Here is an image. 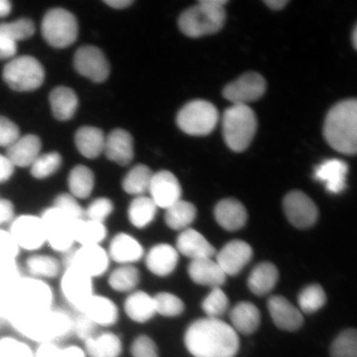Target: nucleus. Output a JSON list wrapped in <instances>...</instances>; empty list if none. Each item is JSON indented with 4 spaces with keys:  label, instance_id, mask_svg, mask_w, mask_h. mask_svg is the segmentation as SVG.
<instances>
[{
    "label": "nucleus",
    "instance_id": "nucleus-1",
    "mask_svg": "<svg viewBox=\"0 0 357 357\" xmlns=\"http://www.w3.org/2000/svg\"><path fill=\"white\" fill-rule=\"evenodd\" d=\"M185 344L195 357H235L240 341L238 333L221 319L195 321L185 334Z\"/></svg>",
    "mask_w": 357,
    "mask_h": 357
},
{
    "label": "nucleus",
    "instance_id": "nucleus-2",
    "mask_svg": "<svg viewBox=\"0 0 357 357\" xmlns=\"http://www.w3.org/2000/svg\"><path fill=\"white\" fill-rule=\"evenodd\" d=\"M7 320L25 337L41 343L59 341L73 333V319L53 307L41 314H12Z\"/></svg>",
    "mask_w": 357,
    "mask_h": 357
},
{
    "label": "nucleus",
    "instance_id": "nucleus-3",
    "mask_svg": "<svg viewBox=\"0 0 357 357\" xmlns=\"http://www.w3.org/2000/svg\"><path fill=\"white\" fill-rule=\"evenodd\" d=\"M324 135L334 150L345 155H355L357 150V102H339L326 116Z\"/></svg>",
    "mask_w": 357,
    "mask_h": 357
},
{
    "label": "nucleus",
    "instance_id": "nucleus-4",
    "mask_svg": "<svg viewBox=\"0 0 357 357\" xmlns=\"http://www.w3.org/2000/svg\"><path fill=\"white\" fill-rule=\"evenodd\" d=\"M225 0H201L181 13L178 26L190 38H200L220 31L226 20Z\"/></svg>",
    "mask_w": 357,
    "mask_h": 357
},
{
    "label": "nucleus",
    "instance_id": "nucleus-5",
    "mask_svg": "<svg viewBox=\"0 0 357 357\" xmlns=\"http://www.w3.org/2000/svg\"><path fill=\"white\" fill-rule=\"evenodd\" d=\"M222 128L227 146L241 153L248 149L255 136L256 114L248 105H233L223 114Z\"/></svg>",
    "mask_w": 357,
    "mask_h": 357
},
{
    "label": "nucleus",
    "instance_id": "nucleus-6",
    "mask_svg": "<svg viewBox=\"0 0 357 357\" xmlns=\"http://www.w3.org/2000/svg\"><path fill=\"white\" fill-rule=\"evenodd\" d=\"M54 294L46 281L22 278L17 281L8 316L13 314H41L52 309Z\"/></svg>",
    "mask_w": 357,
    "mask_h": 357
},
{
    "label": "nucleus",
    "instance_id": "nucleus-7",
    "mask_svg": "<svg viewBox=\"0 0 357 357\" xmlns=\"http://www.w3.org/2000/svg\"><path fill=\"white\" fill-rule=\"evenodd\" d=\"M3 79L13 91H33L42 86L45 70L36 58L22 56L13 58L4 66Z\"/></svg>",
    "mask_w": 357,
    "mask_h": 357
},
{
    "label": "nucleus",
    "instance_id": "nucleus-8",
    "mask_svg": "<svg viewBox=\"0 0 357 357\" xmlns=\"http://www.w3.org/2000/svg\"><path fill=\"white\" fill-rule=\"evenodd\" d=\"M218 112L211 102L191 101L178 112L176 122L181 130L191 136H206L216 128Z\"/></svg>",
    "mask_w": 357,
    "mask_h": 357
},
{
    "label": "nucleus",
    "instance_id": "nucleus-9",
    "mask_svg": "<svg viewBox=\"0 0 357 357\" xmlns=\"http://www.w3.org/2000/svg\"><path fill=\"white\" fill-rule=\"evenodd\" d=\"M45 41L55 48H66L77 41L78 24L75 17L64 8H52L42 22Z\"/></svg>",
    "mask_w": 357,
    "mask_h": 357
},
{
    "label": "nucleus",
    "instance_id": "nucleus-10",
    "mask_svg": "<svg viewBox=\"0 0 357 357\" xmlns=\"http://www.w3.org/2000/svg\"><path fill=\"white\" fill-rule=\"evenodd\" d=\"M41 218L46 243L56 252L67 253L73 248L75 225L77 220L55 207L45 209Z\"/></svg>",
    "mask_w": 357,
    "mask_h": 357
},
{
    "label": "nucleus",
    "instance_id": "nucleus-11",
    "mask_svg": "<svg viewBox=\"0 0 357 357\" xmlns=\"http://www.w3.org/2000/svg\"><path fill=\"white\" fill-rule=\"evenodd\" d=\"M66 267H74L92 279L100 278L108 271L110 258L100 245H80L67 252Z\"/></svg>",
    "mask_w": 357,
    "mask_h": 357
},
{
    "label": "nucleus",
    "instance_id": "nucleus-12",
    "mask_svg": "<svg viewBox=\"0 0 357 357\" xmlns=\"http://www.w3.org/2000/svg\"><path fill=\"white\" fill-rule=\"evenodd\" d=\"M10 231L17 247L26 251H37L46 243V236L41 218L22 214L12 220Z\"/></svg>",
    "mask_w": 357,
    "mask_h": 357
},
{
    "label": "nucleus",
    "instance_id": "nucleus-13",
    "mask_svg": "<svg viewBox=\"0 0 357 357\" xmlns=\"http://www.w3.org/2000/svg\"><path fill=\"white\" fill-rule=\"evenodd\" d=\"M91 278L75 269L67 267L61 276V289L65 300L79 312L86 305L93 294V283Z\"/></svg>",
    "mask_w": 357,
    "mask_h": 357
},
{
    "label": "nucleus",
    "instance_id": "nucleus-14",
    "mask_svg": "<svg viewBox=\"0 0 357 357\" xmlns=\"http://www.w3.org/2000/svg\"><path fill=\"white\" fill-rule=\"evenodd\" d=\"M266 82L256 73H245L223 89L222 95L233 105H248L264 96Z\"/></svg>",
    "mask_w": 357,
    "mask_h": 357
},
{
    "label": "nucleus",
    "instance_id": "nucleus-15",
    "mask_svg": "<svg viewBox=\"0 0 357 357\" xmlns=\"http://www.w3.org/2000/svg\"><path fill=\"white\" fill-rule=\"evenodd\" d=\"M74 66L79 74L96 83L105 82L110 73L104 52L95 46L79 47L74 56Z\"/></svg>",
    "mask_w": 357,
    "mask_h": 357
},
{
    "label": "nucleus",
    "instance_id": "nucleus-16",
    "mask_svg": "<svg viewBox=\"0 0 357 357\" xmlns=\"http://www.w3.org/2000/svg\"><path fill=\"white\" fill-rule=\"evenodd\" d=\"M283 208L289 222L298 229H307L318 220L319 211L315 203L301 191H292L285 196Z\"/></svg>",
    "mask_w": 357,
    "mask_h": 357
},
{
    "label": "nucleus",
    "instance_id": "nucleus-17",
    "mask_svg": "<svg viewBox=\"0 0 357 357\" xmlns=\"http://www.w3.org/2000/svg\"><path fill=\"white\" fill-rule=\"evenodd\" d=\"M149 193L156 207L167 209L181 199L182 190L176 176L163 169L153 173Z\"/></svg>",
    "mask_w": 357,
    "mask_h": 357
},
{
    "label": "nucleus",
    "instance_id": "nucleus-18",
    "mask_svg": "<svg viewBox=\"0 0 357 357\" xmlns=\"http://www.w3.org/2000/svg\"><path fill=\"white\" fill-rule=\"evenodd\" d=\"M252 248L242 240L231 241L218 252L216 262L226 275H236L252 260Z\"/></svg>",
    "mask_w": 357,
    "mask_h": 357
},
{
    "label": "nucleus",
    "instance_id": "nucleus-19",
    "mask_svg": "<svg viewBox=\"0 0 357 357\" xmlns=\"http://www.w3.org/2000/svg\"><path fill=\"white\" fill-rule=\"evenodd\" d=\"M267 307L272 320L280 329L294 332L302 327L303 319L301 312L287 298L272 296L268 301Z\"/></svg>",
    "mask_w": 357,
    "mask_h": 357
},
{
    "label": "nucleus",
    "instance_id": "nucleus-20",
    "mask_svg": "<svg viewBox=\"0 0 357 357\" xmlns=\"http://www.w3.org/2000/svg\"><path fill=\"white\" fill-rule=\"evenodd\" d=\"M109 257L118 264L133 265L145 255L144 248L134 236L125 233L116 234L112 238L109 248Z\"/></svg>",
    "mask_w": 357,
    "mask_h": 357
},
{
    "label": "nucleus",
    "instance_id": "nucleus-21",
    "mask_svg": "<svg viewBox=\"0 0 357 357\" xmlns=\"http://www.w3.org/2000/svg\"><path fill=\"white\" fill-rule=\"evenodd\" d=\"M146 266L151 274L166 278L173 273L178 262L177 250L167 243L153 245L146 254Z\"/></svg>",
    "mask_w": 357,
    "mask_h": 357
},
{
    "label": "nucleus",
    "instance_id": "nucleus-22",
    "mask_svg": "<svg viewBox=\"0 0 357 357\" xmlns=\"http://www.w3.org/2000/svg\"><path fill=\"white\" fill-rule=\"evenodd\" d=\"M176 249L178 253L190 258L191 261L213 258L216 253L213 245L198 231L190 227L182 231L178 236Z\"/></svg>",
    "mask_w": 357,
    "mask_h": 357
},
{
    "label": "nucleus",
    "instance_id": "nucleus-23",
    "mask_svg": "<svg viewBox=\"0 0 357 357\" xmlns=\"http://www.w3.org/2000/svg\"><path fill=\"white\" fill-rule=\"evenodd\" d=\"M104 153L112 162L120 166H128L134 158L131 134L121 128L112 131L105 138Z\"/></svg>",
    "mask_w": 357,
    "mask_h": 357
},
{
    "label": "nucleus",
    "instance_id": "nucleus-24",
    "mask_svg": "<svg viewBox=\"0 0 357 357\" xmlns=\"http://www.w3.org/2000/svg\"><path fill=\"white\" fill-rule=\"evenodd\" d=\"M347 164L343 160H325L315 168L314 178L324 183L326 190L332 194H340L347 187Z\"/></svg>",
    "mask_w": 357,
    "mask_h": 357
},
{
    "label": "nucleus",
    "instance_id": "nucleus-25",
    "mask_svg": "<svg viewBox=\"0 0 357 357\" xmlns=\"http://www.w3.org/2000/svg\"><path fill=\"white\" fill-rule=\"evenodd\" d=\"M188 273L195 284L212 289L220 287L227 280L225 272L212 258L191 261L188 266Z\"/></svg>",
    "mask_w": 357,
    "mask_h": 357
},
{
    "label": "nucleus",
    "instance_id": "nucleus-26",
    "mask_svg": "<svg viewBox=\"0 0 357 357\" xmlns=\"http://www.w3.org/2000/svg\"><path fill=\"white\" fill-rule=\"evenodd\" d=\"M42 142L38 136L29 134L20 137L7 147L6 156L15 167H29L32 166L40 155Z\"/></svg>",
    "mask_w": 357,
    "mask_h": 357
},
{
    "label": "nucleus",
    "instance_id": "nucleus-27",
    "mask_svg": "<svg viewBox=\"0 0 357 357\" xmlns=\"http://www.w3.org/2000/svg\"><path fill=\"white\" fill-rule=\"evenodd\" d=\"M214 217L223 229L234 231L243 229L248 221V212L244 205L235 199H225L214 208Z\"/></svg>",
    "mask_w": 357,
    "mask_h": 357
},
{
    "label": "nucleus",
    "instance_id": "nucleus-28",
    "mask_svg": "<svg viewBox=\"0 0 357 357\" xmlns=\"http://www.w3.org/2000/svg\"><path fill=\"white\" fill-rule=\"evenodd\" d=\"M79 312L86 314L96 325H114L119 319V309L116 303L109 297L93 296L89 298L86 305Z\"/></svg>",
    "mask_w": 357,
    "mask_h": 357
},
{
    "label": "nucleus",
    "instance_id": "nucleus-29",
    "mask_svg": "<svg viewBox=\"0 0 357 357\" xmlns=\"http://www.w3.org/2000/svg\"><path fill=\"white\" fill-rule=\"evenodd\" d=\"M124 311L137 324L149 322L156 314L153 296L144 290H134L124 301Z\"/></svg>",
    "mask_w": 357,
    "mask_h": 357
},
{
    "label": "nucleus",
    "instance_id": "nucleus-30",
    "mask_svg": "<svg viewBox=\"0 0 357 357\" xmlns=\"http://www.w3.org/2000/svg\"><path fill=\"white\" fill-rule=\"evenodd\" d=\"M230 320L236 333L250 335L260 326L261 312L252 303L241 302L230 312Z\"/></svg>",
    "mask_w": 357,
    "mask_h": 357
},
{
    "label": "nucleus",
    "instance_id": "nucleus-31",
    "mask_svg": "<svg viewBox=\"0 0 357 357\" xmlns=\"http://www.w3.org/2000/svg\"><path fill=\"white\" fill-rule=\"evenodd\" d=\"M75 142L79 153L89 159H95L104 153L105 137L101 129L82 127L75 133Z\"/></svg>",
    "mask_w": 357,
    "mask_h": 357
},
{
    "label": "nucleus",
    "instance_id": "nucleus-32",
    "mask_svg": "<svg viewBox=\"0 0 357 357\" xmlns=\"http://www.w3.org/2000/svg\"><path fill=\"white\" fill-rule=\"evenodd\" d=\"M279 279L278 268L271 262H262L250 274L248 287L256 296H266L275 287Z\"/></svg>",
    "mask_w": 357,
    "mask_h": 357
},
{
    "label": "nucleus",
    "instance_id": "nucleus-33",
    "mask_svg": "<svg viewBox=\"0 0 357 357\" xmlns=\"http://www.w3.org/2000/svg\"><path fill=\"white\" fill-rule=\"evenodd\" d=\"M53 115L60 121H67L73 117L78 107V97L73 89L66 86L57 87L49 97Z\"/></svg>",
    "mask_w": 357,
    "mask_h": 357
},
{
    "label": "nucleus",
    "instance_id": "nucleus-34",
    "mask_svg": "<svg viewBox=\"0 0 357 357\" xmlns=\"http://www.w3.org/2000/svg\"><path fill=\"white\" fill-rule=\"evenodd\" d=\"M158 208L149 196H137L129 204L128 220L136 229H144L154 221Z\"/></svg>",
    "mask_w": 357,
    "mask_h": 357
},
{
    "label": "nucleus",
    "instance_id": "nucleus-35",
    "mask_svg": "<svg viewBox=\"0 0 357 357\" xmlns=\"http://www.w3.org/2000/svg\"><path fill=\"white\" fill-rule=\"evenodd\" d=\"M84 342L86 354L91 357H119L122 354L121 340L114 333H101Z\"/></svg>",
    "mask_w": 357,
    "mask_h": 357
},
{
    "label": "nucleus",
    "instance_id": "nucleus-36",
    "mask_svg": "<svg viewBox=\"0 0 357 357\" xmlns=\"http://www.w3.org/2000/svg\"><path fill=\"white\" fill-rule=\"evenodd\" d=\"M196 214L197 209L193 204L181 199L166 209L165 222L169 229L182 231L189 229L195 220Z\"/></svg>",
    "mask_w": 357,
    "mask_h": 357
},
{
    "label": "nucleus",
    "instance_id": "nucleus-37",
    "mask_svg": "<svg viewBox=\"0 0 357 357\" xmlns=\"http://www.w3.org/2000/svg\"><path fill=\"white\" fill-rule=\"evenodd\" d=\"M70 194L77 199H87L95 188V176L91 169L83 165L71 169L68 176Z\"/></svg>",
    "mask_w": 357,
    "mask_h": 357
},
{
    "label": "nucleus",
    "instance_id": "nucleus-38",
    "mask_svg": "<svg viewBox=\"0 0 357 357\" xmlns=\"http://www.w3.org/2000/svg\"><path fill=\"white\" fill-rule=\"evenodd\" d=\"M108 235L105 223L89 220H77L75 225V242L80 245H100Z\"/></svg>",
    "mask_w": 357,
    "mask_h": 357
},
{
    "label": "nucleus",
    "instance_id": "nucleus-39",
    "mask_svg": "<svg viewBox=\"0 0 357 357\" xmlns=\"http://www.w3.org/2000/svg\"><path fill=\"white\" fill-rule=\"evenodd\" d=\"M153 172L144 164L136 165L123 178L122 187L127 194L137 196L145 195L149 192Z\"/></svg>",
    "mask_w": 357,
    "mask_h": 357
},
{
    "label": "nucleus",
    "instance_id": "nucleus-40",
    "mask_svg": "<svg viewBox=\"0 0 357 357\" xmlns=\"http://www.w3.org/2000/svg\"><path fill=\"white\" fill-rule=\"evenodd\" d=\"M26 268L31 278L40 280L54 279L59 275L61 265L55 257L36 254L26 259Z\"/></svg>",
    "mask_w": 357,
    "mask_h": 357
},
{
    "label": "nucleus",
    "instance_id": "nucleus-41",
    "mask_svg": "<svg viewBox=\"0 0 357 357\" xmlns=\"http://www.w3.org/2000/svg\"><path fill=\"white\" fill-rule=\"evenodd\" d=\"M108 282L116 292L131 293L140 282V271L133 265L120 266L111 272Z\"/></svg>",
    "mask_w": 357,
    "mask_h": 357
},
{
    "label": "nucleus",
    "instance_id": "nucleus-42",
    "mask_svg": "<svg viewBox=\"0 0 357 357\" xmlns=\"http://www.w3.org/2000/svg\"><path fill=\"white\" fill-rule=\"evenodd\" d=\"M298 305L305 314L319 311L327 301L325 291L319 284H311L303 289L298 296Z\"/></svg>",
    "mask_w": 357,
    "mask_h": 357
},
{
    "label": "nucleus",
    "instance_id": "nucleus-43",
    "mask_svg": "<svg viewBox=\"0 0 357 357\" xmlns=\"http://www.w3.org/2000/svg\"><path fill=\"white\" fill-rule=\"evenodd\" d=\"M62 163L61 155L53 151L40 155L31 166V174L36 178H46L55 174L60 169Z\"/></svg>",
    "mask_w": 357,
    "mask_h": 357
},
{
    "label": "nucleus",
    "instance_id": "nucleus-44",
    "mask_svg": "<svg viewBox=\"0 0 357 357\" xmlns=\"http://www.w3.org/2000/svg\"><path fill=\"white\" fill-rule=\"evenodd\" d=\"M35 33L33 22L29 19H20L11 22L0 24V35L15 43L29 39Z\"/></svg>",
    "mask_w": 357,
    "mask_h": 357
},
{
    "label": "nucleus",
    "instance_id": "nucleus-45",
    "mask_svg": "<svg viewBox=\"0 0 357 357\" xmlns=\"http://www.w3.org/2000/svg\"><path fill=\"white\" fill-rule=\"evenodd\" d=\"M331 357H357V334L347 329L335 339L330 349Z\"/></svg>",
    "mask_w": 357,
    "mask_h": 357
},
{
    "label": "nucleus",
    "instance_id": "nucleus-46",
    "mask_svg": "<svg viewBox=\"0 0 357 357\" xmlns=\"http://www.w3.org/2000/svg\"><path fill=\"white\" fill-rule=\"evenodd\" d=\"M156 314L164 317H177L185 310V303L175 294L160 292L153 296Z\"/></svg>",
    "mask_w": 357,
    "mask_h": 357
},
{
    "label": "nucleus",
    "instance_id": "nucleus-47",
    "mask_svg": "<svg viewBox=\"0 0 357 357\" xmlns=\"http://www.w3.org/2000/svg\"><path fill=\"white\" fill-rule=\"evenodd\" d=\"M229 301L220 287L213 288L202 303L207 318L220 319L229 309Z\"/></svg>",
    "mask_w": 357,
    "mask_h": 357
},
{
    "label": "nucleus",
    "instance_id": "nucleus-48",
    "mask_svg": "<svg viewBox=\"0 0 357 357\" xmlns=\"http://www.w3.org/2000/svg\"><path fill=\"white\" fill-rule=\"evenodd\" d=\"M114 211V205L112 200L106 197L93 199L84 211V218L105 223Z\"/></svg>",
    "mask_w": 357,
    "mask_h": 357
},
{
    "label": "nucleus",
    "instance_id": "nucleus-49",
    "mask_svg": "<svg viewBox=\"0 0 357 357\" xmlns=\"http://www.w3.org/2000/svg\"><path fill=\"white\" fill-rule=\"evenodd\" d=\"M53 207L60 209L67 215L75 220H80L84 218V208L80 206L78 200L70 194L62 193L58 195L53 201Z\"/></svg>",
    "mask_w": 357,
    "mask_h": 357
},
{
    "label": "nucleus",
    "instance_id": "nucleus-50",
    "mask_svg": "<svg viewBox=\"0 0 357 357\" xmlns=\"http://www.w3.org/2000/svg\"><path fill=\"white\" fill-rule=\"evenodd\" d=\"M0 357H34L31 348L17 339H0Z\"/></svg>",
    "mask_w": 357,
    "mask_h": 357
},
{
    "label": "nucleus",
    "instance_id": "nucleus-51",
    "mask_svg": "<svg viewBox=\"0 0 357 357\" xmlns=\"http://www.w3.org/2000/svg\"><path fill=\"white\" fill-rule=\"evenodd\" d=\"M133 357H159L158 347L149 336L140 335L133 341L131 346Z\"/></svg>",
    "mask_w": 357,
    "mask_h": 357
},
{
    "label": "nucleus",
    "instance_id": "nucleus-52",
    "mask_svg": "<svg viewBox=\"0 0 357 357\" xmlns=\"http://www.w3.org/2000/svg\"><path fill=\"white\" fill-rule=\"evenodd\" d=\"M20 252L10 231L0 229V260H16Z\"/></svg>",
    "mask_w": 357,
    "mask_h": 357
},
{
    "label": "nucleus",
    "instance_id": "nucleus-53",
    "mask_svg": "<svg viewBox=\"0 0 357 357\" xmlns=\"http://www.w3.org/2000/svg\"><path fill=\"white\" fill-rule=\"evenodd\" d=\"M20 137V131L17 124L0 115V146H10Z\"/></svg>",
    "mask_w": 357,
    "mask_h": 357
},
{
    "label": "nucleus",
    "instance_id": "nucleus-54",
    "mask_svg": "<svg viewBox=\"0 0 357 357\" xmlns=\"http://www.w3.org/2000/svg\"><path fill=\"white\" fill-rule=\"evenodd\" d=\"M79 312L77 318L73 319V332L82 341L86 342L88 339L95 336L97 325L83 312Z\"/></svg>",
    "mask_w": 357,
    "mask_h": 357
},
{
    "label": "nucleus",
    "instance_id": "nucleus-55",
    "mask_svg": "<svg viewBox=\"0 0 357 357\" xmlns=\"http://www.w3.org/2000/svg\"><path fill=\"white\" fill-rule=\"evenodd\" d=\"M17 50V43L0 35V60H7L15 56Z\"/></svg>",
    "mask_w": 357,
    "mask_h": 357
},
{
    "label": "nucleus",
    "instance_id": "nucleus-56",
    "mask_svg": "<svg viewBox=\"0 0 357 357\" xmlns=\"http://www.w3.org/2000/svg\"><path fill=\"white\" fill-rule=\"evenodd\" d=\"M15 168L6 155L0 154V184L10 180L15 172Z\"/></svg>",
    "mask_w": 357,
    "mask_h": 357
},
{
    "label": "nucleus",
    "instance_id": "nucleus-57",
    "mask_svg": "<svg viewBox=\"0 0 357 357\" xmlns=\"http://www.w3.org/2000/svg\"><path fill=\"white\" fill-rule=\"evenodd\" d=\"M15 218V206L11 201L0 199V225L10 222Z\"/></svg>",
    "mask_w": 357,
    "mask_h": 357
},
{
    "label": "nucleus",
    "instance_id": "nucleus-58",
    "mask_svg": "<svg viewBox=\"0 0 357 357\" xmlns=\"http://www.w3.org/2000/svg\"><path fill=\"white\" fill-rule=\"evenodd\" d=\"M61 351L54 342H43L38 348L34 357H60Z\"/></svg>",
    "mask_w": 357,
    "mask_h": 357
},
{
    "label": "nucleus",
    "instance_id": "nucleus-59",
    "mask_svg": "<svg viewBox=\"0 0 357 357\" xmlns=\"http://www.w3.org/2000/svg\"><path fill=\"white\" fill-rule=\"evenodd\" d=\"M60 357H86V354L82 348L73 346L61 349Z\"/></svg>",
    "mask_w": 357,
    "mask_h": 357
},
{
    "label": "nucleus",
    "instance_id": "nucleus-60",
    "mask_svg": "<svg viewBox=\"0 0 357 357\" xmlns=\"http://www.w3.org/2000/svg\"><path fill=\"white\" fill-rule=\"evenodd\" d=\"M104 2L111 8H116V10H123V8H128L133 3L132 0H105Z\"/></svg>",
    "mask_w": 357,
    "mask_h": 357
},
{
    "label": "nucleus",
    "instance_id": "nucleus-61",
    "mask_svg": "<svg viewBox=\"0 0 357 357\" xmlns=\"http://www.w3.org/2000/svg\"><path fill=\"white\" fill-rule=\"evenodd\" d=\"M265 3L271 10H280L287 6L289 1L288 0H268Z\"/></svg>",
    "mask_w": 357,
    "mask_h": 357
},
{
    "label": "nucleus",
    "instance_id": "nucleus-62",
    "mask_svg": "<svg viewBox=\"0 0 357 357\" xmlns=\"http://www.w3.org/2000/svg\"><path fill=\"white\" fill-rule=\"evenodd\" d=\"M12 6L8 0H0V17H4L10 15Z\"/></svg>",
    "mask_w": 357,
    "mask_h": 357
},
{
    "label": "nucleus",
    "instance_id": "nucleus-63",
    "mask_svg": "<svg viewBox=\"0 0 357 357\" xmlns=\"http://www.w3.org/2000/svg\"><path fill=\"white\" fill-rule=\"evenodd\" d=\"M356 36H357V32H356V29H355L354 32V44L355 48H356V42H357Z\"/></svg>",
    "mask_w": 357,
    "mask_h": 357
}]
</instances>
